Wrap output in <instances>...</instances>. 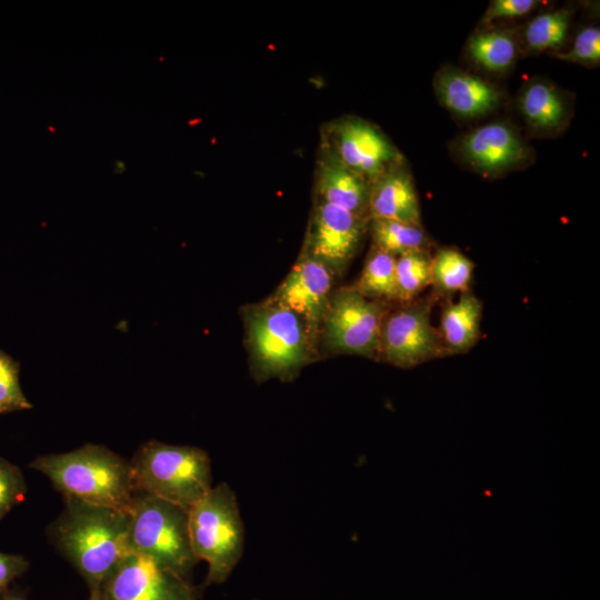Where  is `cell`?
Returning a JSON list of instances; mask_svg holds the SVG:
<instances>
[{
	"instance_id": "cell-20",
	"label": "cell",
	"mask_w": 600,
	"mask_h": 600,
	"mask_svg": "<svg viewBox=\"0 0 600 600\" xmlns=\"http://www.w3.org/2000/svg\"><path fill=\"white\" fill-rule=\"evenodd\" d=\"M369 231L372 247L394 257L428 248V237L421 224L373 218L369 221Z\"/></svg>"
},
{
	"instance_id": "cell-22",
	"label": "cell",
	"mask_w": 600,
	"mask_h": 600,
	"mask_svg": "<svg viewBox=\"0 0 600 600\" xmlns=\"http://www.w3.org/2000/svg\"><path fill=\"white\" fill-rule=\"evenodd\" d=\"M473 262L453 248H442L431 260V284L441 294L469 290Z\"/></svg>"
},
{
	"instance_id": "cell-23",
	"label": "cell",
	"mask_w": 600,
	"mask_h": 600,
	"mask_svg": "<svg viewBox=\"0 0 600 600\" xmlns=\"http://www.w3.org/2000/svg\"><path fill=\"white\" fill-rule=\"evenodd\" d=\"M431 260L428 249L413 250L396 258L397 300L412 301L431 284Z\"/></svg>"
},
{
	"instance_id": "cell-14",
	"label": "cell",
	"mask_w": 600,
	"mask_h": 600,
	"mask_svg": "<svg viewBox=\"0 0 600 600\" xmlns=\"http://www.w3.org/2000/svg\"><path fill=\"white\" fill-rule=\"evenodd\" d=\"M314 198L370 219V183L321 147L316 166Z\"/></svg>"
},
{
	"instance_id": "cell-12",
	"label": "cell",
	"mask_w": 600,
	"mask_h": 600,
	"mask_svg": "<svg viewBox=\"0 0 600 600\" xmlns=\"http://www.w3.org/2000/svg\"><path fill=\"white\" fill-rule=\"evenodd\" d=\"M336 276L321 262L300 253L288 276L270 296L294 312L304 323L319 352V338Z\"/></svg>"
},
{
	"instance_id": "cell-16",
	"label": "cell",
	"mask_w": 600,
	"mask_h": 600,
	"mask_svg": "<svg viewBox=\"0 0 600 600\" xmlns=\"http://www.w3.org/2000/svg\"><path fill=\"white\" fill-rule=\"evenodd\" d=\"M369 216L421 224L419 197L404 160L370 184Z\"/></svg>"
},
{
	"instance_id": "cell-13",
	"label": "cell",
	"mask_w": 600,
	"mask_h": 600,
	"mask_svg": "<svg viewBox=\"0 0 600 600\" xmlns=\"http://www.w3.org/2000/svg\"><path fill=\"white\" fill-rule=\"evenodd\" d=\"M458 150L472 169L488 177L513 170L530 157L529 146L507 122H490L469 131Z\"/></svg>"
},
{
	"instance_id": "cell-28",
	"label": "cell",
	"mask_w": 600,
	"mask_h": 600,
	"mask_svg": "<svg viewBox=\"0 0 600 600\" xmlns=\"http://www.w3.org/2000/svg\"><path fill=\"white\" fill-rule=\"evenodd\" d=\"M536 0H493L486 10L482 21L488 23L498 19H511L529 13L538 6Z\"/></svg>"
},
{
	"instance_id": "cell-26",
	"label": "cell",
	"mask_w": 600,
	"mask_h": 600,
	"mask_svg": "<svg viewBox=\"0 0 600 600\" xmlns=\"http://www.w3.org/2000/svg\"><path fill=\"white\" fill-rule=\"evenodd\" d=\"M27 493V483L21 470L0 457V521Z\"/></svg>"
},
{
	"instance_id": "cell-29",
	"label": "cell",
	"mask_w": 600,
	"mask_h": 600,
	"mask_svg": "<svg viewBox=\"0 0 600 600\" xmlns=\"http://www.w3.org/2000/svg\"><path fill=\"white\" fill-rule=\"evenodd\" d=\"M29 568V562L18 554L0 551V596L9 589L10 583L22 576Z\"/></svg>"
},
{
	"instance_id": "cell-32",
	"label": "cell",
	"mask_w": 600,
	"mask_h": 600,
	"mask_svg": "<svg viewBox=\"0 0 600 600\" xmlns=\"http://www.w3.org/2000/svg\"><path fill=\"white\" fill-rule=\"evenodd\" d=\"M4 412H6L4 409L0 406V414Z\"/></svg>"
},
{
	"instance_id": "cell-21",
	"label": "cell",
	"mask_w": 600,
	"mask_h": 600,
	"mask_svg": "<svg viewBox=\"0 0 600 600\" xmlns=\"http://www.w3.org/2000/svg\"><path fill=\"white\" fill-rule=\"evenodd\" d=\"M396 258L371 246L362 272L351 287L369 299L397 300Z\"/></svg>"
},
{
	"instance_id": "cell-2",
	"label": "cell",
	"mask_w": 600,
	"mask_h": 600,
	"mask_svg": "<svg viewBox=\"0 0 600 600\" xmlns=\"http://www.w3.org/2000/svg\"><path fill=\"white\" fill-rule=\"evenodd\" d=\"M43 473L64 499L131 513L138 489L131 462L100 444L43 454L29 464Z\"/></svg>"
},
{
	"instance_id": "cell-6",
	"label": "cell",
	"mask_w": 600,
	"mask_h": 600,
	"mask_svg": "<svg viewBox=\"0 0 600 600\" xmlns=\"http://www.w3.org/2000/svg\"><path fill=\"white\" fill-rule=\"evenodd\" d=\"M189 533L196 557L208 563L203 586L224 582L243 552V524L236 494L227 483L211 488L190 508Z\"/></svg>"
},
{
	"instance_id": "cell-25",
	"label": "cell",
	"mask_w": 600,
	"mask_h": 600,
	"mask_svg": "<svg viewBox=\"0 0 600 600\" xmlns=\"http://www.w3.org/2000/svg\"><path fill=\"white\" fill-rule=\"evenodd\" d=\"M0 406L6 412L32 408L19 381V363L0 349Z\"/></svg>"
},
{
	"instance_id": "cell-3",
	"label": "cell",
	"mask_w": 600,
	"mask_h": 600,
	"mask_svg": "<svg viewBox=\"0 0 600 600\" xmlns=\"http://www.w3.org/2000/svg\"><path fill=\"white\" fill-rule=\"evenodd\" d=\"M246 347L257 381H292L318 358L303 321L271 297L242 309Z\"/></svg>"
},
{
	"instance_id": "cell-9",
	"label": "cell",
	"mask_w": 600,
	"mask_h": 600,
	"mask_svg": "<svg viewBox=\"0 0 600 600\" xmlns=\"http://www.w3.org/2000/svg\"><path fill=\"white\" fill-rule=\"evenodd\" d=\"M368 218L314 198L303 247V253L341 276L357 256L369 230Z\"/></svg>"
},
{
	"instance_id": "cell-8",
	"label": "cell",
	"mask_w": 600,
	"mask_h": 600,
	"mask_svg": "<svg viewBox=\"0 0 600 600\" xmlns=\"http://www.w3.org/2000/svg\"><path fill=\"white\" fill-rule=\"evenodd\" d=\"M320 147L370 184L404 160L379 127L356 116L328 122L321 130Z\"/></svg>"
},
{
	"instance_id": "cell-17",
	"label": "cell",
	"mask_w": 600,
	"mask_h": 600,
	"mask_svg": "<svg viewBox=\"0 0 600 600\" xmlns=\"http://www.w3.org/2000/svg\"><path fill=\"white\" fill-rule=\"evenodd\" d=\"M481 301L469 290L443 304L438 329L443 352L466 353L480 337Z\"/></svg>"
},
{
	"instance_id": "cell-10",
	"label": "cell",
	"mask_w": 600,
	"mask_h": 600,
	"mask_svg": "<svg viewBox=\"0 0 600 600\" xmlns=\"http://www.w3.org/2000/svg\"><path fill=\"white\" fill-rule=\"evenodd\" d=\"M442 352L428 302L412 300L387 311L380 330L379 359L394 367L412 368Z\"/></svg>"
},
{
	"instance_id": "cell-1",
	"label": "cell",
	"mask_w": 600,
	"mask_h": 600,
	"mask_svg": "<svg viewBox=\"0 0 600 600\" xmlns=\"http://www.w3.org/2000/svg\"><path fill=\"white\" fill-rule=\"evenodd\" d=\"M66 506L50 528L58 550L86 580L98 589L129 553L130 513L64 499Z\"/></svg>"
},
{
	"instance_id": "cell-30",
	"label": "cell",
	"mask_w": 600,
	"mask_h": 600,
	"mask_svg": "<svg viewBox=\"0 0 600 600\" xmlns=\"http://www.w3.org/2000/svg\"><path fill=\"white\" fill-rule=\"evenodd\" d=\"M1 600H27L26 594L19 589H7L1 596Z\"/></svg>"
},
{
	"instance_id": "cell-7",
	"label": "cell",
	"mask_w": 600,
	"mask_h": 600,
	"mask_svg": "<svg viewBox=\"0 0 600 600\" xmlns=\"http://www.w3.org/2000/svg\"><path fill=\"white\" fill-rule=\"evenodd\" d=\"M388 310L386 301L366 298L352 287L333 290L319 343L334 354L379 359L381 323Z\"/></svg>"
},
{
	"instance_id": "cell-18",
	"label": "cell",
	"mask_w": 600,
	"mask_h": 600,
	"mask_svg": "<svg viewBox=\"0 0 600 600\" xmlns=\"http://www.w3.org/2000/svg\"><path fill=\"white\" fill-rule=\"evenodd\" d=\"M520 112L537 133L550 134L561 130L567 121V106L560 91L543 80H532L520 92Z\"/></svg>"
},
{
	"instance_id": "cell-27",
	"label": "cell",
	"mask_w": 600,
	"mask_h": 600,
	"mask_svg": "<svg viewBox=\"0 0 600 600\" xmlns=\"http://www.w3.org/2000/svg\"><path fill=\"white\" fill-rule=\"evenodd\" d=\"M561 60L588 66L599 64L600 61V30L598 27L582 29L569 51L558 53Z\"/></svg>"
},
{
	"instance_id": "cell-24",
	"label": "cell",
	"mask_w": 600,
	"mask_h": 600,
	"mask_svg": "<svg viewBox=\"0 0 600 600\" xmlns=\"http://www.w3.org/2000/svg\"><path fill=\"white\" fill-rule=\"evenodd\" d=\"M570 24L566 9L549 11L534 17L524 29V41L531 51L558 49L564 42Z\"/></svg>"
},
{
	"instance_id": "cell-11",
	"label": "cell",
	"mask_w": 600,
	"mask_h": 600,
	"mask_svg": "<svg viewBox=\"0 0 600 600\" xmlns=\"http://www.w3.org/2000/svg\"><path fill=\"white\" fill-rule=\"evenodd\" d=\"M100 600H198L190 581L151 559L127 553L98 588Z\"/></svg>"
},
{
	"instance_id": "cell-31",
	"label": "cell",
	"mask_w": 600,
	"mask_h": 600,
	"mask_svg": "<svg viewBox=\"0 0 600 600\" xmlns=\"http://www.w3.org/2000/svg\"><path fill=\"white\" fill-rule=\"evenodd\" d=\"M88 600H100L98 589L90 590V596Z\"/></svg>"
},
{
	"instance_id": "cell-4",
	"label": "cell",
	"mask_w": 600,
	"mask_h": 600,
	"mask_svg": "<svg viewBox=\"0 0 600 600\" xmlns=\"http://www.w3.org/2000/svg\"><path fill=\"white\" fill-rule=\"evenodd\" d=\"M130 462L138 491L188 510L212 488L210 458L197 447L152 440Z\"/></svg>"
},
{
	"instance_id": "cell-5",
	"label": "cell",
	"mask_w": 600,
	"mask_h": 600,
	"mask_svg": "<svg viewBox=\"0 0 600 600\" xmlns=\"http://www.w3.org/2000/svg\"><path fill=\"white\" fill-rule=\"evenodd\" d=\"M129 551L190 581L198 563L189 533V510L138 491L130 513Z\"/></svg>"
},
{
	"instance_id": "cell-19",
	"label": "cell",
	"mask_w": 600,
	"mask_h": 600,
	"mask_svg": "<svg viewBox=\"0 0 600 600\" xmlns=\"http://www.w3.org/2000/svg\"><path fill=\"white\" fill-rule=\"evenodd\" d=\"M518 46L507 30H487L474 33L467 44L469 58L482 69L506 72L516 61Z\"/></svg>"
},
{
	"instance_id": "cell-15",
	"label": "cell",
	"mask_w": 600,
	"mask_h": 600,
	"mask_svg": "<svg viewBox=\"0 0 600 600\" xmlns=\"http://www.w3.org/2000/svg\"><path fill=\"white\" fill-rule=\"evenodd\" d=\"M434 88L441 103L461 118L486 116L501 102L494 86L454 67H444L437 73Z\"/></svg>"
}]
</instances>
